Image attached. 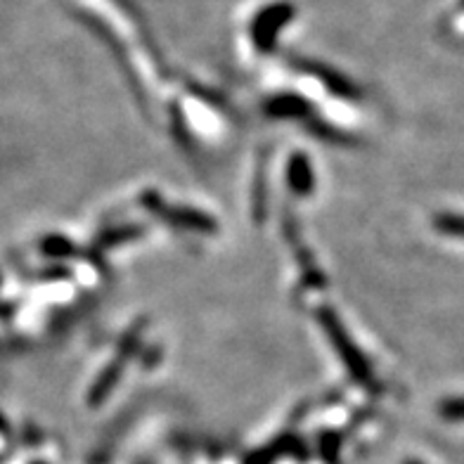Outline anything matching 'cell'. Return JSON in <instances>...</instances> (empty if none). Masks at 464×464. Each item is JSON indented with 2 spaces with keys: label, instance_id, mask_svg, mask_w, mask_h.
<instances>
[{
  "label": "cell",
  "instance_id": "3",
  "mask_svg": "<svg viewBox=\"0 0 464 464\" xmlns=\"http://www.w3.org/2000/svg\"><path fill=\"white\" fill-rule=\"evenodd\" d=\"M436 230L448 235V237H462L464 239V216L455 214H440L434 220Z\"/></svg>",
  "mask_w": 464,
  "mask_h": 464
},
{
  "label": "cell",
  "instance_id": "2",
  "mask_svg": "<svg viewBox=\"0 0 464 464\" xmlns=\"http://www.w3.org/2000/svg\"><path fill=\"white\" fill-rule=\"evenodd\" d=\"M287 178H289V188L299 195H308L313 189V169L308 164L304 154H296L287 166Z\"/></svg>",
  "mask_w": 464,
  "mask_h": 464
},
{
  "label": "cell",
  "instance_id": "1",
  "mask_svg": "<svg viewBox=\"0 0 464 464\" xmlns=\"http://www.w3.org/2000/svg\"><path fill=\"white\" fill-rule=\"evenodd\" d=\"M320 320H323L324 332H327V336H330L332 343L336 346L339 355H342L343 362L348 365L351 374H353L358 382H367V384H370V367L365 365V358H362V355L355 351L353 342L348 339L346 332H343V327L339 324V320H336L330 311H324L323 315H320Z\"/></svg>",
  "mask_w": 464,
  "mask_h": 464
},
{
  "label": "cell",
  "instance_id": "7",
  "mask_svg": "<svg viewBox=\"0 0 464 464\" xmlns=\"http://www.w3.org/2000/svg\"><path fill=\"white\" fill-rule=\"evenodd\" d=\"M408 464H420V462H408Z\"/></svg>",
  "mask_w": 464,
  "mask_h": 464
},
{
  "label": "cell",
  "instance_id": "8",
  "mask_svg": "<svg viewBox=\"0 0 464 464\" xmlns=\"http://www.w3.org/2000/svg\"><path fill=\"white\" fill-rule=\"evenodd\" d=\"M34 464H44V462H34Z\"/></svg>",
  "mask_w": 464,
  "mask_h": 464
},
{
  "label": "cell",
  "instance_id": "5",
  "mask_svg": "<svg viewBox=\"0 0 464 464\" xmlns=\"http://www.w3.org/2000/svg\"><path fill=\"white\" fill-rule=\"evenodd\" d=\"M440 415L446 420H464V398H452L440 405Z\"/></svg>",
  "mask_w": 464,
  "mask_h": 464
},
{
  "label": "cell",
  "instance_id": "6",
  "mask_svg": "<svg viewBox=\"0 0 464 464\" xmlns=\"http://www.w3.org/2000/svg\"><path fill=\"white\" fill-rule=\"evenodd\" d=\"M44 251L50 254V256H67L69 242H64V239L60 237H50L44 242Z\"/></svg>",
  "mask_w": 464,
  "mask_h": 464
},
{
  "label": "cell",
  "instance_id": "4",
  "mask_svg": "<svg viewBox=\"0 0 464 464\" xmlns=\"http://www.w3.org/2000/svg\"><path fill=\"white\" fill-rule=\"evenodd\" d=\"M299 110H301V100H296V98H285V100H277V102L270 104V111L277 116L299 114Z\"/></svg>",
  "mask_w": 464,
  "mask_h": 464
}]
</instances>
